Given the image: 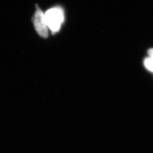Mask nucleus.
Masks as SVG:
<instances>
[{"label": "nucleus", "instance_id": "nucleus-1", "mask_svg": "<svg viewBox=\"0 0 153 153\" xmlns=\"http://www.w3.org/2000/svg\"><path fill=\"white\" fill-rule=\"evenodd\" d=\"M48 28L52 33L59 31L64 21V12L60 6H56L48 10L44 13Z\"/></svg>", "mask_w": 153, "mask_h": 153}, {"label": "nucleus", "instance_id": "nucleus-2", "mask_svg": "<svg viewBox=\"0 0 153 153\" xmlns=\"http://www.w3.org/2000/svg\"><path fill=\"white\" fill-rule=\"evenodd\" d=\"M33 22L35 28L39 35L43 38H47L48 36V28L45 21L44 13L38 6L36 5V9L33 17Z\"/></svg>", "mask_w": 153, "mask_h": 153}, {"label": "nucleus", "instance_id": "nucleus-4", "mask_svg": "<svg viewBox=\"0 0 153 153\" xmlns=\"http://www.w3.org/2000/svg\"><path fill=\"white\" fill-rule=\"evenodd\" d=\"M148 55H149V57H153V48L150 49L148 51Z\"/></svg>", "mask_w": 153, "mask_h": 153}, {"label": "nucleus", "instance_id": "nucleus-3", "mask_svg": "<svg viewBox=\"0 0 153 153\" xmlns=\"http://www.w3.org/2000/svg\"><path fill=\"white\" fill-rule=\"evenodd\" d=\"M144 65L148 71L153 72V57L146 58L144 61Z\"/></svg>", "mask_w": 153, "mask_h": 153}]
</instances>
